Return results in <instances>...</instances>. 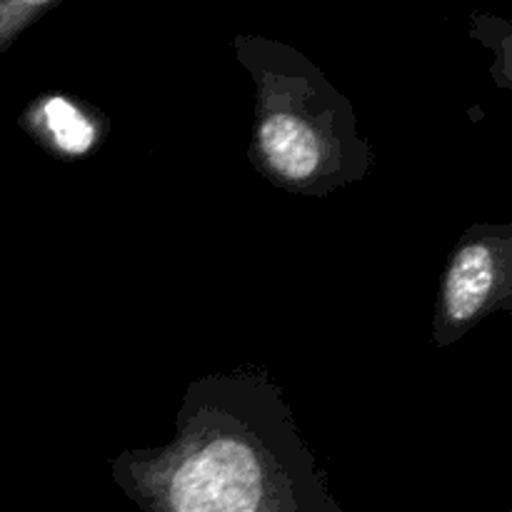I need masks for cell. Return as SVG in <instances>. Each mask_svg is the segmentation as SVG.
<instances>
[{
    "mask_svg": "<svg viewBox=\"0 0 512 512\" xmlns=\"http://www.w3.org/2000/svg\"><path fill=\"white\" fill-rule=\"evenodd\" d=\"M233 48L255 83L250 160L260 175L308 198L360 183L375 155L358 135L350 100L280 40L238 35Z\"/></svg>",
    "mask_w": 512,
    "mask_h": 512,
    "instance_id": "cell-1",
    "label": "cell"
},
{
    "mask_svg": "<svg viewBox=\"0 0 512 512\" xmlns=\"http://www.w3.org/2000/svg\"><path fill=\"white\" fill-rule=\"evenodd\" d=\"M512 308V225L478 223L458 240L440 280L433 340L453 345L495 310Z\"/></svg>",
    "mask_w": 512,
    "mask_h": 512,
    "instance_id": "cell-2",
    "label": "cell"
},
{
    "mask_svg": "<svg viewBox=\"0 0 512 512\" xmlns=\"http://www.w3.org/2000/svg\"><path fill=\"white\" fill-rule=\"evenodd\" d=\"M23 125L48 153L63 160L88 155L100 143L103 125L78 98L50 93L35 100L25 113Z\"/></svg>",
    "mask_w": 512,
    "mask_h": 512,
    "instance_id": "cell-3",
    "label": "cell"
},
{
    "mask_svg": "<svg viewBox=\"0 0 512 512\" xmlns=\"http://www.w3.org/2000/svg\"><path fill=\"white\" fill-rule=\"evenodd\" d=\"M60 0H13V3H0V50L8 48L25 28L38 23L43 15L53 13Z\"/></svg>",
    "mask_w": 512,
    "mask_h": 512,
    "instance_id": "cell-4",
    "label": "cell"
}]
</instances>
